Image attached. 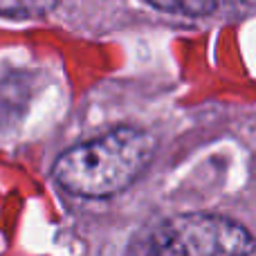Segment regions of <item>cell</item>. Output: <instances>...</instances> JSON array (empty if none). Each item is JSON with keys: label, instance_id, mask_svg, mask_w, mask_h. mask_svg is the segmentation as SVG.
Segmentation results:
<instances>
[{"label": "cell", "instance_id": "obj_1", "mask_svg": "<svg viewBox=\"0 0 256 256\" xmlns=\"http://www.w3.org/2000/svg\"><path fill=\"white\" fill-rule=\"evenodd\" d=\"M153 153V135L122 126L66 150L54 164V178L74 196L108 198L130 186L150 164Z\"/></svg>", "mask_w": 256, "mask_h": 256}, {"label": "cell", "instance_id": "obj_2", "mask_svg": "<svg viewBox=\"0 0 256 256\" xmlns=\"http://www.w3.org/2000/svg\"><path fill=\"white\" fill-rule=\"evenodd\" d=\"M254 243L243 225L222 216L186 214L135 238L126 256H250Z\"/></svg>", "mask_w": 256, "mask_h": 256}, {"label": "cell", "instance_id": "obj_3", "mask_svg": "<svg viewBox=\"0 0 256 256\" xmlns=\"http://www.w3.org/2000/svg\"><path fill=\"white\" fill-rule=\"evenodd\" d=\"M155 9L184 16H207L216 9V0H148Z\"/></svg>", "mask_w": 256, "mask_h": 256}, {"label": "cell", "instance_id": "obj_4", "mask_svg": "<svg viewBox=\"0 0 256 256\" xmlns=\"http://www.w3.org/2000/svg\"><path fill=\"white\" fill-rule=\"evenodd\" d=\"M54 2L56 0H0V14L12 18H34L50 12Z\"/></svg>", "mask_w": 256, "mask_h": 256}]
</instances>
